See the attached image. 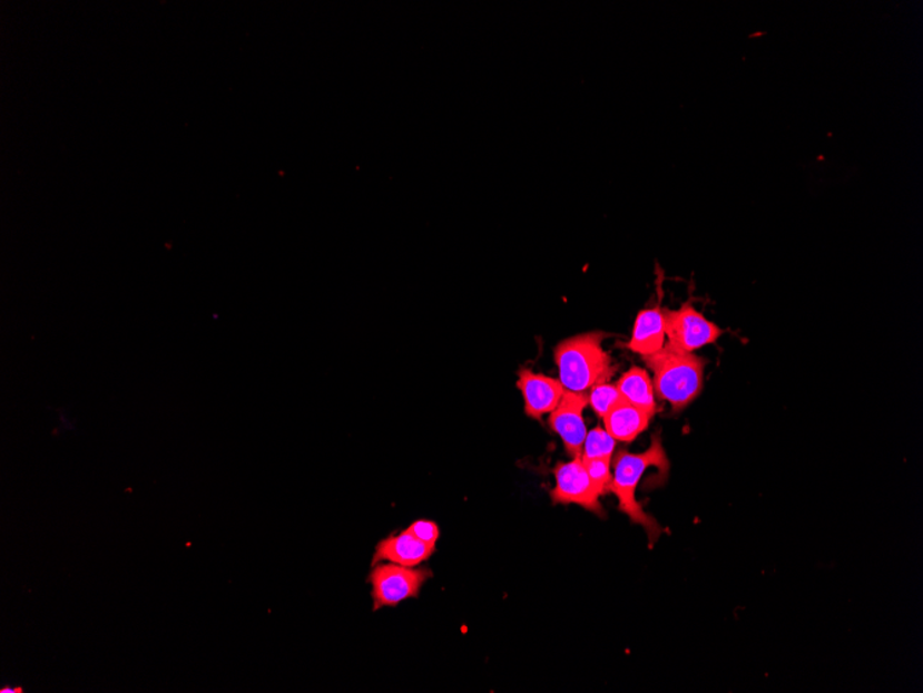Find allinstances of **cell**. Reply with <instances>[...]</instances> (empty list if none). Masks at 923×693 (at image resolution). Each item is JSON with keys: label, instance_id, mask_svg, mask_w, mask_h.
<instances>
[{"label": "cell", "instance_id": "6da1fadb", "mask_svg": "<svg viewBox=\"0 0 923 693\" xmlns=\"http://www.w3.org/2000/svg\"><path fill=\"white\" fill-rule=\"evenodd\" d=\"M605 336L603 332H587L556 348L554 362L567 392L587 393L615 375L610 354L601 346Z\"/></svg>", "mask_w": 923, "mask_h": 693}, {"label": "cell", "instance_id": "7a4b0ae2", "mask_svg": "<svg viewBox=\"0 0 923 693\" xmlns=\"http://www.w3.org/2000/svg\"><path fill=\"white\" fill-rule=\"evenodd\" d=\"M650 468H657L659 472L667 477L669 471V461L667 452L664 450L662 440L655 435L651 439L650 448L639 455H632L621 450L618 452L615 461V474H612L611 491L618 498L619 509L625 515H628L634 524L644 526L651 541L661 535L662 529L655 519L647 515L641 508L638 500H636V489L640 484L641 477L649 471Z\"/></svg>", "mask_w": 923, "mask_h": 693}, {"label": "cell", "instance_id": "3957f363", "mask_svg": "<svg viewBox=\"0 0 923 693\" xmlns=\"http://www.w3.org/2000/svg\"><path fill=\"white\" fill-rule=\"evenodd\" d=\"M655 371V391L675 412H679L696 400L704 388V360L690 352L665 345L652 357L645 358Z\"/></svg>", "mask_w": 923, "mask_h": 693}, {"label": "cell", "instance_id": "277c9868", "mask_svg": "<svg viewBox=\"0 0 923 693\" xmlns=\"http://www.w3.org/2000/svg\"><path fill=\"white\" fill-rule=\"evenodd\" d=\"M432 577L429 569L405 568L395 564H383L371 570L374 611L397 606L410 598L420 597L423 584Z\"/></svg>", "mask_w": 923, "mask_h": 693}, {"label": "cell", "instance_id": "5b68a950", "mask_svg": "<svg viewBox=\"0 0 923 693\" xmlns=\"http://www.w3.org/2000/svg\"><path fill=\"white\" fill-rule=\"evenodd\" d=\"M665 320H667L669 345L685 352L694 353L698 349L715 343L724 334V330L709 322L690 302L684 303L676 311L667 309Z\"/></svg>", "mask_w": 923, "mask_h": 693}, {"label": "cell", "instance_id": "8992f818", "mask_svg": "<svg viewBox=\"0 0 923 693\" xmlns=\"http://www.w3.org/2000/svg\"><path fill=\"white\" fill-rule=\"evenodd\" d=\"M554 477L556 488L550 497L556 504H577L588 511L603 515L599 492L595 489L581 457L570 462L559 463L554 468Z\"/></svg>", "mask_w": 923, "mask_h": 693}, {"label": "cell", "instance_id": "52a82bcc", "mask_svg": "<svg viewBox=\"0 0 923 693\" xmlns=\"http://www.w3.org/2000/svg\"><path fill=\"white\" fill-rule=\"evenodd\" d=\"M588 404L587 393L566 392L549 418L550 428L559 435L567 451L575 458L581 457L585 439H587L583 410Z\"/></svg>", "mask_w": 923, "mask_h": 693}, {"label": "cell", "instance_id": "ba28073f", "mask_svg": "<svg viewBox=\"0 0 923 693\" xmlns=\"http://www.w3.org/2000/svg\"><path fill=\"white\" fill-rule=\"evenodd\" d=\"M518 388L524 398L526 414L536 420L558 408L566 393L563 383L529 369L519 371Z\"/></svg>", "mask_w": 923, "mask_h": 693}, {"label": "cell", "instance_id": "9c48e42d", "mask_svg": "<svg viewBox=\"0 0 923 693\" xmlns=\"http://www.w3.org/2000/svg\"><path fill=\"white\" fill-rule=\"evenodd\" d=\"M667 309L661 305L644 309L636 316L632 338L628 343L630 351L644 358L652 357L665 346L667 340Z\"/></svg>", "mask_w": 923, "mask_h": 693}, {"label": "cell", "instance_id": "30bf717a", "mask_svg": "<svg viewBox=\"0 0 923 693\" xmlns=\"http://www.w3.org/2000/svg\"><path fill=\"white\" fill-rule=\"evenodd\" d=\"M434 549L435 547L416 540L405 530L401 535L383 538L377 544L372 565L386 560V563L405 566V568H418L424 560L432 557Z\"/></svg>", "mask_w": 923, "mask_h": 693}, {"label": "cell", "instance_id": "8fae6325", "mask_svg": "<svg viewBox=\"0 0 923 693\" xmlns=\"http://www.w3.org/2000/svg\"><path fill=\"white\" fill-rule=\"evenodd\" d=\"M603 420L606 431L612 438L619 440V442H634L649 427L651 417L622 400Z\"/></svg>", "mask_w": 923, "mask_h": 693}, {"label": "cell", "instance_id": "7c38bea8", "mask_svg": "<svg viewBox=\"0 0 923 693\" xmlns=\"http://www.w3.org/2000/svg\"><path fill=\"white\" fill-rule=\"evenodd\" d=\"M616 387L625 402L647 412L650 417L656 414L655 383H652L649 372L639 368L630 369L619 378Z\"/></svg>", "mask_w": 923, "mask_h": 693}, {"label": "cell", "instance_id": "4fadbf2b", "mask_svg": "<svg viewBox=\"0 0 923 693\" xmlns=\"http://www.w3.org/2000/svg\"><path fill=\"white\" fill-rule=\"evenodd\" d=\"M616 450V439L603 428H595L585 439L581 460H598L609 458L611 460Z\"/></svg>", "mask_w": 923, "mask_h": 693}, {"label": "cell", "instance_id": "5bb4252c", "mask_svg": "<svg viewBox=\"0 0 923 693\" xmlns=\"http://www.w3.org/2000/svg\"><path fill=\"white\" fill-rule=\"evenodd\" d=\"M589 392V404L603 418L623 400L617 387L607 382L596 385Z\"/></svg>", "mask_w": 923, "mask_h": 693}, {"label": "cell", "instance_id": "9a60e30c", "mask_svg": "<svg viewBox=\"0 0 923 693\" xmlns=\"http://www.w3.org/2000/svg\"><path fill=\"white\" fill-rule=\"evenodd\" d=\"M582 462L599 496L611 491V460L609 458H598V460H582Z\"/></svg>", "mask_w": 923, "mask_h": 693}, {"label": "cell", "instance_id": "2e32d148", "mask_svg": "<svg viewBox=\"0 0 923 693\" xmlns=\"http://www.w3.org/2000/svg\"><path fill=\"white\" fill-rule=\"evenodd\" d=\"M406 531H409L411 536H414L416 540L432 547H435V544H438L440 538L439 526L438 524L432 523V520H416V523L412 524Z\"/></svg>", "mask_w": 923, "mask_h": 693}]
</instances>
